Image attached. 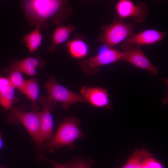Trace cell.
Segmentation results:
<instances>
[{
	"mask_svg": "<svg viewBox=\"0 0 168 168\" xmlns=\"http://www.w3.org/2000/svg\"><path fill=\"white\" fill-rule=\"evenodd\" d=\"M67 2L60 0H31L23 2L26 19L32 26L39 25L40 29L45 28L47 21L53 18L58 24L69 15L71 9Z\"/></svg>",
	"mask_w": 168,
	"mask_h": 168,
	"instance_id": "6da1fadb",
	"label": "cell"
},
{
	"mask_svg": "<svg viewBox=\"0 0 168 168\" xmlns=\"http://www.w3.org/2000/svg\"><path fill=\"white\" fill-rule=\"evenodd\" d=\"M80 121L75 117H66L60 124L53 137L46 141L42 147L47 152L67 146L73 148V143L77 139L84 137L79 128Z\"/></svg>",
	"mask_w": 168,
	"mask_h": 168,
	"instance_id": "7a4b0ae2",
	"label": "cell"
},
{
	"mask_svg": "<svg viewBox=\"0 0 168 168\" xmlns=\"http://www.w3.org/2000/svg\"><path fill=\"white\" fill-rule=\"evenodd\" d=\"M134 26L121 19H114L110 24L102 27L98 39L105 45L113 48L123 42L133 33Z\"/></svg>",
	"mask_w": 168,
	"mask_h": 168,
	"instance_id": "3957f363",
	"label": "cell"
},
{
	"mask_svg": "<svg viewBox=\"0 0 168 168\" xmlns=\"http://www.w3.org/2000/svg\"><path fill=\"white\" fill-rule=\"evenodd\" d=\"M40 112H26L21 106L11 109L7 121L12 124L21 123L36 143L40 133Z\"/></svg>",
	"mask_w": 168,
	"mask_h": 168,
	"instance_id": "277c9868",
	"label": "cell"
},
{
	"mask_svg": "<svg viewBox=\"0 0 168 168\" xmlns=\"http://www.w3.org/2000/svg\"><path fill=\"white\" fill-rule=\"evenodd\" d=\"M122 54V51L106 46L95 55L80 61L79 67L86 74H93L98 67L121 60Z\"/></svg>",
	"mask_w": 168,
	"mask_h": 168,
	"instance_id": "5b68a950",
	"label": "cell"
},
{
	"mask_svg": "<svg viewBox=\"0 0 168 168\" xmlns=\"http://www.w3.org/2000/svg\"><path fill=\"white\" fill-rule=\"evenodd\" d=\"M45 87L49 97L55 102L62 103L64 109H68L73 104L86 102L82 96L58 83L53 77H50L47 81Z\"/></svg>",
	"mask_w": 168,
	"mask_h": 168,
	"instance_id": "8992f818",
	"label": "cell"
},
{
	"mask_svg": "<svg viewBox=\"0 0 168 168\" xmlns=\"http://www.w3.org/2000/svg\"><path fill=\"white\" fill-rule=\"evenodd\" d=\"M116 12L120 18H129L134 22L139 24L143 22L148 13L147 5L138 2L134 3L130 0H120L115 5Z\"/></svg>",
	"mask_w": 168,
	"mask_h": 168,
	"instance_id": "52a82bcc",
	"label": "cell"
},
{
	"mask_svg": "<svg viewBox=\"0 0 168 168\" xmlns=\"http://www.w3.org/2000/svg\"><path fill=\"white\" fill-rule=\"evenodd\" d=\"M39 102L43 105V108L40 112V131L36 144L42 147L44 142L52 137L54 120L51 111L56 102L49 96L40 97Z\"/></svg>",
	"mask_w": 168,
	"mask_h": 168,
	"instance_id": "ba28073f",
	"label": "cell"
},
{
	"mask_svg": "<svg viewBox=\"0 0 168 168\" xmlns=\"http://www.w3.org/2000/svg\"><path fill=\"white\" fill-rule=\"evenodd\" d=\"M166 34V32L152 29L133 33L122 43L121 49L124 51L132 49L134 45L140 46L154 44L161 41Z\"/></svg>",
	"mask_w": 168,
	"mask_h": 168,
	"instance_id": "9c48e42d",
	"label": "cell"
},
{
	"mask_svg": "<svg viewBox=\"0 0 168 168\" xmlns=\"http://www.w3.org/2000/svg\"><path fill=\"white\" fill-rule=\"evenodd\" d=\"M122 52L121 60L126 61L139 68L149 71L152 74H157V68L141 50L140 46H136L134 48Z\"/></svg>",
	"mask_w": 168,
	"mask_h": 168,
	"instance_id": "30bf717a",
	"label": "cell"
},
{
	"mask_svg": "<svg viewBox=\"0 0 168 168\" xmlns=\"http://www.w3.org/2000/svg\"><path fill=\"white\" fill-rule=\"evenodd\" d=\"M81 96L93 106L109 108L110 103L106 89L100 87L84 86L81 90Z\"/></svg>",
	"mask_w": 168,
	"mask_h": 168,
	"instance_id": "8fae6325",
	"label": "cell"
},
{
	"mask_svg": "<svg viewBox=\"0 0 168 168\" xmlns=\"http://www.w3.org/2000/svg\"><path fill=\"white\" fill-rule=\"evenodd\" d=\"M44 64V61L39 57H28L21 60L13 62L5 71L16 70L30 76H34L36 75V68H41Z\"/></svg>",
	"mask_w": 168,
	"mask_h": 168,
	"instance_id": "7c38bea8",
	"label": "cell"
},
{
	"mask_svg": "<svg viewBox=\"0 0 168 168\" xmlns=\"http://www.w3.org/2000/svg\"><path fill=\"white\" fill-rule=\"evenodd\" d=\"M75 29L74 26L70 25L58 26L53 34L52 44L48 48L49 51L52 53L55 52L58 46L67 40Z\"/></svg>",
	"mask_w": 168,
	"mask_h": 168,
	"instance_id": "4fadbf2b",
	"label": "cell"
},
{
	"mask_svg": "<svg viewBox=\"0 0 168 168\" xmlns=\"http://www.w3.org/2000/svg\"><path fill=\"white\" fill-rule=\"evenodd\" d=\"M40 29V25H37L33 31L23 36V41L31 53L36 52L41 44L42 36Z\"/></svg>",
	"mask_w": 168,
	"mask_h": 168,
	"instance_id": "5bb4252c",
	"label": "cell"
},
{
	"mask_svg": "<svg viewBox=\"0 0 168 168\" xmlns=\"http://www.w3.org/2000/svg\"><path fill=\"white\" fill-rule=\"evenodd\" d=\"M66 47L72 56L75 58H83L88 52L87 44L81 39H76L68 42Z\"/></svg>",
	"mask_w": 168,
	"mask_h": 168,
	"instance_id": "9a60e30c",
	"label": "cell"
},
{
	"mask_svg": "<svg viewBox=\"0 0 168 168\" xmlns=\"http://www.w3.org/2000/svg\"><path fill=\"white\" fill-rule=\"evenodd\" d=\"M23 93L32 101L33 111H37L38 109L36 102L39 95V88L36 80L31 79L25 81Z\"/></svg>",
	"mask_w": 168,
	"mask_h": 168,
	"instance_id": "2e32d148",
	"label": "cell"
},
{
	"mask_svg": "<svg viewBox=\"0 0 168 168\" xmlns=\"http://www.w3.org/2000/svg\"><path fill=\"white\" fill-rule=\"evenodd\" d=\"M14 88L11 85L0 92V105L5 109L11 107L14 98Z\"/></svg>",
	"mask_w": 168,
	"mask_h": 168,
	"instance_id": "e0dca14e",
	"label": "cell"
},
{
	"mask_svg": "<svg viewBox=\"0 0 168 168\" xmlns=\"http://www.w3.org/2000/svg\"><path fill=\"white\" fill-rule=\"evenodd\" d=\"M11 85L13 87H16L23 92L25 84V81L19 71H11L8 78Z\"/></svg>",
	"mask_w": 168,
	"mask_h": 168,
	"instance_id": "ac0fdd59",
	"label": "cell"
},
{
	"mask_svg": "<svg viewBox=\"0 0 168 168\" xmlns=\"http://www.w3.org/2000/svg\"><path fill=\"white\" fill-rule=\"evenodd\" d=\"M149 156L147 152L144 150L137 151L122 168H135L138 162Z\"/></svg>",
	"mask_w": 168,
	"mask_h": 168,
	"instance_id": "d6986e66",
	"label": "cell"
},
{
	"mask_svg": "<svg viewBox=\"0 0 168 168\" xmlns=\"http://www.w3.org/2000/svg\"><path fill=\"white\" fill-rule=\"evenodd\" d=\"M94 163V161L90 158L84 159L78 157L73 159L72 168H92Z\"/></svg>",
	"mask_w": 168,
	"mask_h": 168,
	"instance_id": "ffe728a7",
	"label": "cell"
},
{
	"mask_svg": "<svg viewBox=\"0 0 168 168\" xmlns=\"http://www.w3.org/2000/svg\"><path fill=\"white\" fill-rule=\"evenodd\" d=\"M149 156L145 158L142 160L144 168H164L160 162Z\"/></svg>",
	"mask_w": 168,
	"mask_h": 168,
	"instance_id": "44dd1931",
	"label": "cell"
},
{
	"mask_svg": "<svg viewBox=\"0 0 168 168\" xmlns=\"http://www.w3.org/2000/svg\"><path fill=\"white\" fill-rule=\"evenodd\" d=\"M39 159H44L50 162L53 165L54 168H72L73 162L72 159L66 164H60L50 160L44 155L40 156Z\"/></svg>",
	"mask_w": 168,
	"mask_h": 168,
	"instance_id": "7402d4cb",
	"label": "cell"
},
{
	"mask_svg": "<svg viewBox=\"0 0 168 168\" xmlns=\"http://www.w3.org/2000/svg\"><path fill=\"white\" fill-rule=\"evenodd\" d=\"M11 85L8 78L0 77V92L6 87Z\"/></svg>",
	"mask_w": 168,
	"mask_h": 168,
	"instance_id": "603a6c76",
	"label": "cell"
},
{
	"mask_svg": "<svg viewBox=\"0 0 168 168\" xmlns=\"http://www.w3.org/2000/svg\"><path fill=\"white\" fill-rule=\"evenodd\" d=\"M144 158H143L138 162V163L136 165L135 168H144L142 163V160Z\"/></svg>",
	"mask_w": 168,
	"mask_h": 168,
	"instance_id": "cb8c5ba5",
	"label": "cell"
},
{
	"mask_svg": "<svg viewBox=\"0 0 168 168\" xmlns=\"http://www.w3.org/2000/svg\"><path fill=\"white\" fill-rule=\"evenodd\" d=\"M3 145V141L2 138V132H0V149L2 147Z\"/></svg>",
	"mask_w": 168,
	"mask_h": 168,
	"instance_id": "d4e9b609",
	"label": "cell"
},
{
	"mask_svg": "<svg viewBox=\"0 0 168 168\" xmlns=\"http://www.w3.org/2000/svg\"><path fill=\"white\" fill-rule=\"evenodd\" d=\"M0 168H1L0 167Z\"/></svg>",
	"mask_w": 168,
	"mask_h": 168,
	"instance_id": "484cf974",
	"label": "cell"
}]
</instances>
